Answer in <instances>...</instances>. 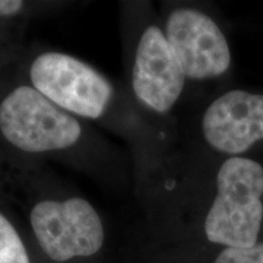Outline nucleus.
I'll list each match as a JSON object with an SVG mask.
<instances>
[{
  "mask_svg": "<svg viewBox=\"0 0 263 263\" xmlns=\"http://www.w3.org/2000/svg\"><path fill=\"white\" fill-rule=\"evenodd\" d=\"M262 195L261 164L242 157L227 160L217 174V195L205 221L207 239L228 248L257 244L263 218Z\"/></svg>",
  "mask_w": 263,
  "mask_h": 263,
  "instance_id": "f257e3e1",
  "label": "nucleus"
},
{
  "mask_svg": "<svg viewBox=\"0 0 263 263\" xmlns=\"http://www.w3.org/2000/svg\"><path fill=\"white\" fill-rule=\"evenodd\" d=\"M0 130L10 144L31 154L68 149L82 136L71 114L29 85H20L2 101Z\"/></svg>",
  "mask_w": 263,
  "mask_h": 263,
  "instance_id": "f03ea898",
  "label": "nucleus"
},
{
  "mask_svg": "<svg viewBox=\"0 0 263 263\" xmlns=\"http://www.w3.org/2000/svg\"><path fill=\"white\" fill-rule=\"evenodd\" d=\"M34 89L61 110L97 120L106 111L114 88L100 72L68 54H41L29 68Z\"/></svg>",
  "mask_w": 263,
  "mask_h": 263,
  "instance_id": "7ed1b4c3",
  "label": "nucleus"
},
{
  "mask_svg": "<svg viewBox=\"0 0 263 263\" xmlns=\"http://www.w3.org/2000/svg\"><path fill=\"white\" fill-rule=\"evenodd\" d=\"M31 226L43 251L55 262L97 254L104 244L100 216L87 200H44L33 207Z\"/></svg>",
  "mask_w": 263,
  "mask_h": 263,
  "instance_id": "20e7f679",
  "label": "nucleus"
},
{
  "mask_svg": "<svg viewBox=\"0 0 263 263\" xmlns=\"http://www.w3.org/2000/svg\"><path fill=\"white\" fill-rule=\"evenodd\" d=\"M164 35L185 77L205 80L228 70V43L216 22L203 12L174 10L167 20Z\"/></svg>",
  "mask_w": 263,
  "mask_h": 263,
  "instance_id": "39448f33",
  "label": "nucleus"
},
{
  "mask_svg": "<svg viewBox=\"0 0 263 263\" xmlns=\"http://www.w3.org/2000/svg\"><path fill=\"white\" fill-rule=\"evenodd\" d=\"M185 74L166 35L151 25L141 33L132 71V88L140 103L159 114L171 110L182 94Z\"/></svg>",
  "mask_w": 263,
  "mask_h": 263,
  "instance_id": "423d86ee",
  "label": "nucleus"
},
{
  "mask_svg": "<svg viewBox=\"0 0 263 263\" xmlns=\"http://www.w3.org/2000/svg\"><path fill=\"white\" fill-rule=\"evenodd\" d=\"M203 137L227 154L244 153L263 139V95L232 90L216 99L202 118Z\"/></svg>",
  "mask_w": 263,
  "mask_h": 263,
  "instance_id": "0eeeda50",
  "label": "nucleus"
},
{
  "mask_svg": "<svg viewBox=\"0 0 263 263\" xmlns=\"http://www.w3.org/2000/svg\"><path fill=\"white\" fill-rule=\"evenodd\" d=\"M0 263H31L14 226L0 213Z\"/></svg>",
  "mask_w": 263,
  "mask_h": 263,
  "instance_id": "6e6552de",
  "label": "nucleus"
},
{
  "mask_svg": "<svg viewBox=\"0 0 263 263\" xmlns=\"http://www.w3.org/2000/svg\"><path fill=\"white\" fill-rule=\"evenodd\" d=\"M213 263H263V242L250 248H227Z\"/></svg>",
  "mask_w": 263,
  "mask_h": 263,
  "instance_id": "1a4fd4ad",
  "label": "nucleus"
},
{
  "mask_svg": "<svg viewBox=\"0 0 263 263\" xmlns=\"http://www.w3.org/2000/svg\"><path fill=\"white\" fill-rule=\"evenodd\" d=\"M25 3L21 0H0V17H9L18 14Z\"/></svg>",
  "mask_w": 263,
  "mask_h": 263,
  "instance_id": "9d476101",
  "label": "nucleus"
}]
</instances>
